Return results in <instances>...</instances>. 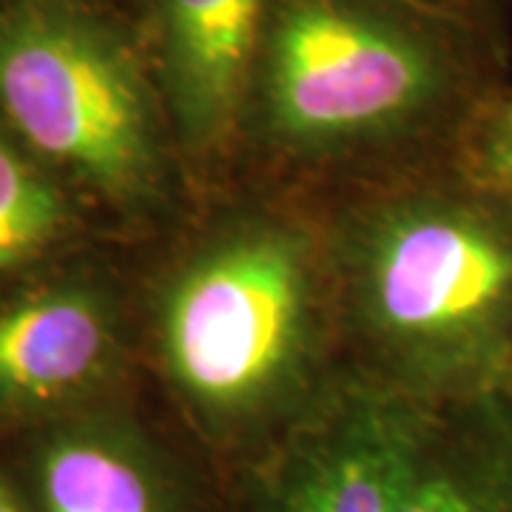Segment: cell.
<instances>
[{
    "mask_svg": "<svg viewBox=\"0 0 512 512\" xmlns=\"http://www.w3.org/2000/svg\"><path fill=\"white\" fill-rule=\"evenodd\" d=\"M356 322L404 393L484 396L512 370V222L450 191H410L350 228Z\"/></svg>",
    "mask_w": 512,
    "mask_h": 512,
    "instance_id": "1",
    "label": "cell"
},
{
    "mask_svg": "<svg viewBox=\"0 0 512 512\" xmlns=\"http://www.w3.org/2000/svg\"><path fill=\"white\" fill-rule=\"evenodd\" d=\"M319 316L311 237L288 222H242L168 279L157 311L165 373L202 421L251 424L302 387Z\"/></svg>",
    "mask_w": 512,
    "mask_h": 512,
    "instance_id": "2",
    "label": "cell"
},
{
    "mask_svg": "<svg viewBox=\"0 0 512 512\" xmlns=\"http://www.w3.org/2000/svg\"><path fill=\"white\" fill-rule=\"evenodd\" d=\"M259 52L268 134L305 154L410 128L456 74L436 37L370 0H279Z\"/></svg>",
    "mask_w": 512,
    "mask_h": 512,
    "instance_id": "3",
    "label": "cell"
},
{
    "mask_svg": "<svg viewBox=\"0 0 512 512\" xmlns=\"http://www.w3.org/2000/svg\"><path fill=\"white\" fill-rule=\"evenodd\" d=\"M0 109L37 154L111 200L154 191L160 140L146 80L89 18L52 3L0 18Z\"/></svg>",
    "mask_w": 512,
    "mask_h": 512,
    "instance_id": "4",
    "label": "cell"
},
{
    "mask_svg": "<svg viewBox=\"0 0 512 512\" xmlns=\"http://www.w3.org/2000/svg\"><path fill=\"white\" fill-rule=\"evenodd\" d=\"M419 419L396 384H345L282 447L259 512H396Z\"/></svg>",
    "mask_w": 512,
    "mask_h": 512,
    "instance_id": "5",
    "label": "cell"
},
{
    "mask_svg": "<svg viewBox=\"0 0 512 512\" xmlns=\"http://www.w3.org/2000/svg\"><path fill=\"white\" fill-rule=\"evenodd\" d=\"M268 0H163L165 86L188 146L214 148L242 114Z\"/></svg>",
    "mask_w": 512,
    "mask_h": 512,
    "instance_id": "6",
    "label": "cell"
},
{
    "mask_svg": "<svg viewBox=\"0 0 512 512\" xmlns=\"http://www.w3.org/2000/svg\"><path fill=\"white\" fill-rule=\"evenodd\" d=\"M396 512H512V413L484 396L421 399Z\"/></svg>",
    "mask_w": 512,
    "mask_h": 512,
    "instance_id": "7",
    "label": "cell"
},
{
    "mask_svg": "<svg viewBox=\"0 0 512 512\" xmlns=\"http://www.w3.org/2000/svg\"><path fill=\"white\" fill-rule=\"evenodd\" d=\"M111 319L100 296L57 285L0 311V402L46 407L86 390L109 362Z\"/></svg>",
    "mask_w": 512,
    "mask_h": 512,
    "instance_id": "8",
    "label": "cell"
},
{
    "mask_svg": "<svg viewBox=\"0 0 512 512\" xmlns=\"http://www.w3.org/2000/svg\"><path fill=\"white\" fill-rule=\"evenodd\" d=\"M46 512H174L151 456L114 427H69L37 456Z\"/></svg>",
    "mask_w": 512,
    "mask_h": 512,
    "instance_id": "9",
    "label": "cell"
},
{
    "mask_svg": "<svg viewBox=\"0 0 512 512\" xmlns=\"http://www.w3.org/2000/svg\"><path fill=\"white\" fill-rule=\"evenodd\" d=\"M63 225L60 188L0 134V274L49 248Z\"/></svg>",
    "mask_w": 512,
    "mask_h": 512,
    "instance_id": "10",
    "label": "cell"
},
{
    "mask_svg": "<svg viewBox=\"0 0 512 512\" xmlns=\"http://www.w3.org/2000/svg\"><path fill=\"white\" fill-rule=\"evenodd\" d=\"M478 165L487 180L512 200V100H507L478 134Z\"/></svg>",
    "mask_w": 512,
    "mask_h": 512,
    "instance_id": "11",
    "label": "cell"
},
{
    "mask_svg": "<svg viewBox=\"0 0 512 512\" xmlns=\"http://www.w3.org/2000/svg\"><path fill=\"white\" fill-rule=\"evenodd\" d=\"M0 512H23V507L18 504L15 493L9 490V484L3 481V476H0Z\"/></svg>",
    "mask_w": 512,
    "mask_h": 512,
    "instance_id": "12",
    "label": "cell"
},
{
    "mask_svg": "<svg viewBox=\"0 0 512 512\" xmlns=\"http://www.w3.org/2000/svg\"><path fill=\"white\" fill-rule=\"evenodd\" d=\"M510 376H512V370H510ZM510 413H512V390H510Z\"/></svg>",
    "mask_w": 512,
    "mask_h": 512,
    "instance_id": "13",
    "label": "cell"
},
{
    "mask_svg": "<svg viewBox=\"0 0 512 512\" xmlns=\"http://www.w3.org/2000/svg\"><path fill=\"white\" fill-rule=\"evenodd\" d=\"M433 3H450V0H433Z\"/></svg>",
    "mask_w": 512,
    "mask_h": 512,
    "instance_id": "14",
    "label": "cell"
}]
</instances>
